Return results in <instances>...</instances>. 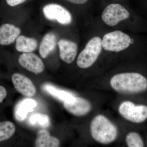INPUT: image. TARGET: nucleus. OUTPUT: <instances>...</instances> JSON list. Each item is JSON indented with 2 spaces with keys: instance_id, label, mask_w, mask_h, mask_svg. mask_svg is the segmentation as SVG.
I'll use <instances>...</instances> for the list:
<instances>
[{
  "instance_id": "1",
  "label": "nucleus",
  "mask_w": 147,
  "mask_h": 147,
  "mask_svg": "<svg viewBox=\"0 0 147 147\" xmlns=\"http://www.w3.org/2000/svg\"><path fill=\"white\" fill-rule=\"evenodd\" d=\"M112 88L118 92L133 94L144 91L147 89V79L141 74L128 72L119 74L110 80Z\"/></svg>"
},
{
  "instance_id": "2",
  "label": "nucleus",
  "mask_w": 147,
  "mask_h": 147,
  "mask_svg": "<svg viewBox=\"0 0 147 147\" xmlns=\"http://www.w3.org/2000/svg\"><path fill=\"white\" fill-rule=\"evenodd\" d=\"M90 131L92 137L96 141L104 144L114 142L117 135L116 127L102 115L96 116L92 121Z\"/></svg>"
},
{
  "instance_id": "3",
  "label": "nucleus",
  "mask_w": 147,
  "mask_h": 147,
  "mask_svg": "<svg viewBox=\"0 0 147 147\" xmlns=\"http://www.w3.org/2000/svg\"><path fill=\"white\" fill-rule=\"evenodd\" d=\"M134 43L133 38L118 30L106 34L102 40V47L104 50L116 53L125 50Z\"/></svg>"
},
{
  "instance_id": "4",
  "label": "nucleus",
  "mask_w": 147,
  "mask_h": 147,
  "mask_svg": "<svg viewBox=\"0 0 147 147\" xmlns=\"http://www.w3.org/2000/svg\"><path fill=\"white\" fill-rule=\"evenodd\" d=\"M102 40L99 37H94L89 41L79 54L77 64L80 68L85 69L91 66L102 51Z\"/></svg>"
},
{
  "instance_id": "5",
  "label": "nucleus",
  "mask_w": 147,
  "mask_h": 147,
  "mask_svg": "<svg viewBox=\"0 0 147 147\" xmlns=\"http://www.w3.org/2000/svg\"><path fill=\"white\" fill-rule=\"evenodd\" d=\"M120 114L127 120L141 123L147 119V106L136 105L129 101L122 102L119 108Z\"/></svg>"
},
{
  "instance_id": "6",
  "label": "nucleus",
  "mask_w": 147,
  "mask_h": 147,
  "mask_svg": "<svg viewBox=\"0 0 147 147\" xmlns=\"http://www.w3.org/2000/svg\"><path fill=\"white\" fill-rule=\"evenodd\" d=\"M128 11L119 4H111L104 9L101 18L105 24L110 26H114L121 21L129 17Z\"/></svg>"
},
{
  "instance_id": "7",
  "label": "nucleus",
  "mask_w": 147,
  "mask_h": 147,
  "mask_svg": "<svg viewBox=\"0 0 147 147\" xmlns=\"http://www.w3.org/2000/svg\"><path fill=\"white\" fill-rule=\"evenodd\" d=\"M45 18L51 21H57L62 25H68L72 21L71 13L63 6L57 3L46 5L43 8Z\"/></svg>"
},
{
  "instance_id": "8",
  "label": "nucleus",
  "mask_w": 147,
  "mask_h": 147,
  "mask_svg": "<svg viewBox=\"0 0 147 147\" xmlns=\"http://www.w3.org/2000/svg\"><path fill=\"white\" fill-rule=\"evenodd\" d=\"M11 80L15 89L27 97L34 96L36 88L30 79L18 73H15L11 76Z\"/></svg>"
},
{
  "instance_id": "9",
  "label": "nucleus",
  "mask_w": 147,
  "mask_h": 147,
  "mask_svg": "<svg viewBox=\"0 0 147 147\" xmlns=\"http://www.w3.org/2000/svg\"><path fill=\"white\" fill-rule=\"evenodd\" d=\"M18 62L24 68L36 74L41 73L44 69L41 59L33 53H23L18 58Z\"/></svg>"
},
{
  "instance_id": "10",
  "label": "nucleus",
  "mask_w": 147,
  "mask_h": 147,
  "mask_svg": "<svg viewBox=\"0 0 147 147\" xmlns=\"http://www.w3.org/2000/svg\"><path fill=\"white\" fill-rule=\"evenodd\" d=\"M66 110L74 115H85L90 112L91 105L88 100L80 97H75L71 102H64Z\"/></svg>"
},
{
  "instance_id": "11",
  "label": "nucleus",
  "mask_w": 147,
  "mask_h": 147,
  "mask_svg": "<svg viewBox=\"0 0 147 147\" xmlns=\"http://www.w3.org/2000/svg\"><path fill=\"white\" fill-rule=\"evenodd\" d=\"M61 59L67 63H71L77 55V44L67 40L61 39L58 42Z\"/></svg>"
},
{
  "instance_id": "12",
  "label": "nucleus",
  "mask_w": 147,
  "mask_h": 147,
  "mask_svg": "<svg viewBox=\"0 0 147 147\" xmlns=\"http://www.w3.org/2000/svg\"><path fill=\"white\" fill-rule=\"evenodd\" d=\"M20 32V29L13 25L3 24L0 27V44L7 45L13 43Z\"/></svg>"
},
{
  "instance_id": "13",
  "label": "nucleus",
  "mask_w": 147,
  "mask_h": 147,
  "mask_svg": "<svg viewBox=\"0 0 147 147\" xmlns=\"http://www.w3.org/2000/svg\"><path fill=\"white\" fill-rule=\"evenodd\" d=\"M36 105L35 100L30 98H26L20 101L16 105L14 111L16 119L19 121L24 120L28 113L32 112Z\"/></svg>"
},
{
  "instance_id": "14",
  "label": "nucleus",
  "mask_w": 147,
  "mask_h": 147,
  "mask_svg": "<svg viewBox=\"0 0 147 147\" xmlns=\"http://www.w3.org/2000/svg\"><path fill=\"white\" fill-rule=\"evenodd\" d=\"M57 37L54 34L49 33L43 37L39 46V52L43 59L47 57L56 47Z\"/></svg>"
},
{
  "instance_id": "15",
  "label": "nucleus",
  "mask_w": 147,
  "mask_h": 147,
  "mask_svg": "<svg viewBox=\"0 0 147 147\" xmlns=\"http://www.w3.org/2000/svg\"><path fill=\"white\" fill-rule=\"evenodd\" d=\"M59 141L57 138L52 137L45 130H41L38 132L35 146L37 147H57L59 146Z\"/></svg>"
},
{
  "instance_id": "16",
  "label": "nucleus",
  "mask_w": 147,
  "mask_h": 147,
  "mask_svg": "<svg viewBox=\"0 0 147 147\" xmlns=\"http://www.w3.org/2000/svg\"><path fill=\"white\" fill-rule=\"evenodd\" d=\"M16 41V50L19 52L30 53L34 51L38 46L36 40L24 36H18Z\"/></svg>"
},
{
  "instance_id": "17",
  "label": "nucleus",
  "mask_w": 147,
  "mask_h": 147,
  "mask_svg": "<svg viewBox=\"0 0 147 147\" xmlns=\"http://www.w3.org/2000/svg\"><path fill=\"white\" fill-rule=\"evenodd\" d=\"M44 88L50 94L63 102H71L76 97L70 92L59 89L52 85L47 84L44 86Z\"/></svg>"
},
{
  "instance_id": "18",
  "label": "nucleus",
  "mask_w": 147,
  "mask_h": 147,
  "mask_svg": "<svg viewBox=\"0 0 147 147\" xmlns=\"http://www.w3.org/2000/svg\"><path fill=\"white\" fill-rule=\"evenodd\" d=\"M16 127L10 121L0 122V142L11 138L15 133Z\"/></svg>"
},
{
  "instance_id": "19",
  "label": "nucleus",
  "mask_w": 147,
  "mask_h": 147,
  "mask_svg": "<svg viewBox=\"0 0 147 147\" xmlns=\"http://www.w3.org/2000/svg\"><path fill=\"white\" fill-rule=\"evenodd\" d=\"M30 122L32 125H38L42 127H46L50 125V118L47 115L36 113L30 118Z\"/></svg>"
},
{
  "instance_id": "20",
  "label": "nucleus",
  "mask_w": 147,
  "mask_h": 147,
  "mask_svg": "<svg viewBox=\"0 0 147 147\" xmlns=\"http://www.w3.org/2000/svg\"><path fill=\"white\" fill-rule=\"evenodd\" d=\"M126 142L129 147H143L144 146L142 137L135 132H130L127 135Z\"/></svg>"
},
{
  "instance_id": "21",
  "label": "nucleus",
  "mask_w": 147,
  "mask_h": 147,
  "mask_svg": "<svg viewBox=\"0 0 147 147\" xmlns=\"http://www.w3.org/2000/svg\"><path fill=\"white\" fill-rule=\"evenodd\" d=\"M7 4L11 7H14L21 5L27 0H5Z\"/></svg>"
},
{
  "instance_id": "22",
  "label": "nucleus",
  "mask_w": 147,
  "mask_h": 147,
  "mask_svg": "<svg viewBox=\"0 0 147 147\" xmlns=\"http://www.w3.org/2000/svg\"><path fill=\"white\" fill-rule=\"evenodd\" d=\"M7 95V92L4 87L0 86V103L3 102Z\"/></svg>"
},
{
  "instance_id": "23",
  "label": "nucleus",
  "mask_w": 147,
  "mask_h": 147,
  "mask_svg": "<svg viewBox=\"0 0 147 147\" xmlns=\"http://www.w3.org/2000/svg\"><path fill=\"white\" fill-rule=\"evenodd\" d=\"M69 2L76 4H83L88 1V0H66Z\"/></svg>"
}]
</instances>
